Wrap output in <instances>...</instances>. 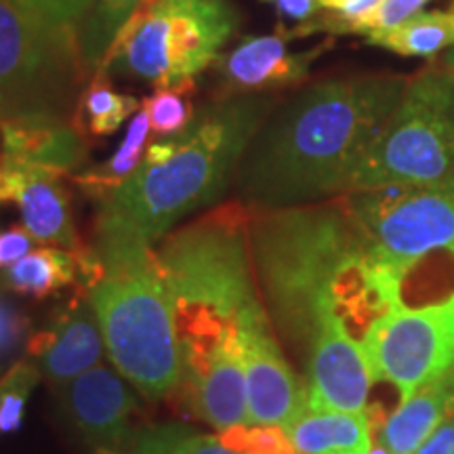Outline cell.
Listing matches in <instances>:
<instances>
[{
    "instance_id": "cell-1",
    "label": "cell",
    "mask_w": 454,
    "mask_h": 454,
    "mask_svg": "<svg viewBox=\"0 0 454 454\" xmlns=\"http://www.w3.org/2000/svg\"><path fill=\"white\" fill-rule=\"evenodd\" d=\"M406 84L395 74H360L311 84L276 104L238 167L240 202L270 211L348 194Z\"/></svg>"
},
{
    "instance_id": "cell-2",
    "label": "cell",
    "mask_w": 454,
    "mask_h": 454,
    "mask_svg": "<svg viewBox=\"0 0 454 454\" xmlns=\"http://www.w3.org/2000/svg\"><path fill=\"white\" fill-rule=\"evenodd\" d=\"M274 107V99L259 93L204 106L177 135V152L170 160L154 167L141 162L99 202L95 251L152 248L179 219L217 200Z\"/></svg>"
},
{
    "instance_id": "cell-3",
    "label": "cell",
    "mask_w": 454,
    "mask_h": 454,
    "mask_svg": "<svg viewBox=\"0 0 454 454\" xmlns=\"http://www.w3.org/2000/svg\"><path fill=\"white\" fill-rule=\"evenodd\" d=\"M251 253L271 326L294 354H308L348 265L366 251V231L345 198L288 208H253Z\"/></svg>"
},
{
    "instance_id": "cell-4",
    "label": "cell",
    "mask_w": 454,
    "mask_h": 454,
    "mask_svg": "<svg viewBox=\"0 0 454 454\" xmlns=\"http://www.w3.org/2000/svg\"><path fill=\"white\" fill-rule=\"evenodd\" d=\"M253 208L225 202L162 238L158 261L177 326L184 377L196 385L238 320L263 305L251 253Z\"/></svg>"
},
{
    "instance_id": "cell-5",
    "label": "cell",
    "mask_w": 454,
    "mask_h": 454,
    "mask_svg": "<svg viewBox=\"0 0 454 454\" xmlns=\"http://www.w3.org/2000/svg\"><path fill=\"white\" fill-rule=\"evenodd\" d=\"M106 276L90 288L112 364L150 400L173 394L184 377V354L173 305L154 248L99 254Z\"/></svg>"
},
{
    "instance_id": "cell-6",
    "label": "cell",
    "mask_w": 454,
    "mask_h": 454,
    "mask_svg": "<svg viewBox=\"0 0 454 454\" xmlns=\"http://www.w3.org/2000/svg\"><path fill=\"white\" fill-rule=\"evenodd\" d=\"M238 24L230 0H144L99 72L116 66L154 89L175 87L207 70Z\"/></svg>"
},
{
    "instance_id": "cell-7",
    "label": "cell",
    "mask_w": 454,
    "mask_h": 454,
    "mask_svg": "<svg viewBox=\"0 0 454 454\" xmlns=\"http://www.w3.org/2000/svg\"><path fill=\"white\" fill-rule=\"evenodd\" d=\"M454 184V78L427 66L411 78L383 133L351 177L349 192Z\"/></svg>"
},
{
    "instance_id": "cell-8",
    "label": "cell",
    "mask_w": 454,
    "mask_h": 454,
    "mask_svg": "<svg viewBox=\"0 0 454 454\" xmlns=\"http://www.w3.org/2000/svg\"><path fill=\"white\" fill-rule=\"evenodd\" d=\"M87 78L76 27L51 26L13 0H0V122L67 121Z\"/></svg>"
},
{
    "instance_id": "cell-9",
    "label": "cell",
    "mask_w": 454,
    "mask_h": 454,
    "mask_svg": "<svg viewBox=\"0 0 454 454\" xmlns=\"http://www.w3.org/2000/svg\"><path fill=\"white\" fill-rule=\"evenodd\" d=\"M343 198L379 257L402 276L431 253L454 254V184L385 185Z\"/></svg>"
},
{
    "instance_id": "cell-10",
    "label": "cell",
    "mask_w": 454,
    "mask_h": 454,
    "mask_svg": "<svg viewBox=\"0 0 454 454\" xmlns=\"http://www.w3.org/2000/svg\"><path fill=\"white\" fill-rule=\"evenodd\" d=\"M372 381L394 385L400 402L454 368V293L423 308H400L360 339Z\"/></svg>"
},
{
    "instance_id": "cell-11",
    "label": "cell",
    "mask_w": 454,
    "mask_h": 454,
    "mask_svg": "<svg viewBox=\"0 0 454 454\" xmlns=\"http://www.w3.org/2000/svg\"><path fill=\"white\" fill-rule=\"evenodd\" d=\"M247 372L248 425H280L286 429L308 411V383L294 374L282 354L276 331L259 305L238 320Z\"/></svg>"
},
{
    "instance_id": "cell-12",
    "label": "cell",
    "mask_w": 454,
    "mask_h": 454,
    "mask_svg": "<svg viewBox=\"0 0 454 454\" xmlns=\"http://www.w3.org/2000/svg\"><path fill=\"white\" fill-rule=\"evenodd\" d=\"M67 421L89 446L112 454H127L133 442V417L139 402L118 371L98 364L61 387Z\"/></svg>"
},
{
    "instance_id": "cell-13",
    "label": "cell",
    "mask_w": 454,
    "mask_h": 454,
    "mask_svg": "<svg viewBox=\"0 0 454 454\" xmlns=\"http://www.w3.org/2000/svg\"><path fill=\"white\" fill-rule=\"evenodd\" d=\"M305 366L311 411H366L374 383L371 366L360 340L351 337L339 316H328L317 328Z\"/></svg>"
},
{
    "instance_id": "cell-14",
    "label": "cell",
    "mask_w": 454,
    "mask_h": 454,
    "mask_svg": "<svg viewBox=\"0 0 454 454\" xmlns=\"http://www.w3.org/2000/svg\"><path fill=\"white\" fill-rule=\"evenodd\" d=\"M104 348L106 343L89 294L81 293L55 311L44 331L32 334L26 351L36 360L43 377L53 387L61 389L89 368L98 366Z\"/></svg>"
},
{
    "instance_id": "cell-15",
    "label": "cell",
    "mask_w": 454,
    "mask_h": 454,
    "mask_svg": "<svg viewBox=\"0 0 454 454\" xmlns=\"http://www.w3.org/2000/svg\"><path fill=\"white\" fill-rule=\"evenodd\" d=\"M288 41L291 36L284 30L271 36H248L231 53L221 57L217 64L221 99L294 87L308 78L311 64L331 47V43H322L311 51L291 53Z\"/></svg>"
},
{
    "instance_id": "cell-16",
    "label": "cell",
    "mask_w": 454,
    "mask_h": 454,
    "mask_svg": "<svg viewBox=\"0 0 454 454\" xmlns=\"http://www.w3.org/2000/svg\"><path fill=\"white\" fill-rule=\"evenodd\" d=\"M170 395H177L181 411L202 419L223 431L234 425H248L247 372L238 326L221 340L211 366L196 385L179 383Z\"/></svg>"
},
{
    "instance_id": "cell-17",
    "label": "cell",
    "mask_w": 454,
    "mask_h": 454,
    "mask_svg": "<svg viewBox=\"0 0 454 454\" xmlns=\"http://www.w3.org/2000/svg\"><path fill=\"white\" fill-rule=\"evenodd\" d=\"M3 156L7 168H44L66 177L87 160L82 133L70 121L32 116L0 122Z\"/></svg>"
},
{
    "instance_id": "cell-18",
    "label": "cell",
    "mask_w": 454,
    "mask_h": 454,
    "mask_svg": "<svg viewBox=\"0 0 454 454\" xmlns=\"http://www.w3.org/2000/svg\"><path fill=\"white\" fill-rule=\"evenodd\" d=\"M15 170H20L15 202L20 204L24 227L34 242L53 244L70 253L81 251L84 242L74 227L70 194L59 175L44 168Z\"/></svg>"
},
{
    "instance_id": "cell-19",
    "label": "cell",
    "mask_w": 454,
    "mask_h": 454,
    "mask_svg": "<svg viewBox=\"0 0 454 454\" xmlns=\"http://www.w3.org/2000/svg\"><path fill=\"white\" fill-rule=\"evenodd\" d=\"M454 417V368L419 387L385 419L379 440L391 454H412Z\"/></svg>"
},
{
    "instance_id": "cell-20",
    "label": "cell",
    "mask_w": 454,
    "mask_h": 454,
    "mask_svg": "<svg viewBox=\"0 0 454 454\" xmlns=\"http://www.w3.org/2000/svg\"><path fill=\"white\" fill-rule=\"evenodd\" d=\"M299 454H366L372 448V425L366 411H303L286 427Z\"/></svg>"
},
{
    "instance_id": "cell-21",
    "label": "cell",
    "mask_w": 454,
    "mask_h": 454,
    "mask_svg": "<svg viewBox=\"0 0 454 454\" xmlns=\"http://www.w3.org/2000/svg\"><path fill=\"white\" fill-rule=\"evenodd\" d=\"M78 282V261L70 251L61 248H38L11 265L3 276V286L9 293L47 299L61 288Z\"/></svg>"
},
{
    "instance_id": "cell-22",
    "label": "cell",
    "mask_w": 454,
    "mask_h": 454,
    "mask_svg": "<svg viewBox=\"0 0 454 454\" xmlns=\"http://www.w3.org/2000/svg\"><path fill=\"white\" fill-rule=\"evenodd\" d=\"M366 41L395 55L431 59L454 47V9L423 11L391 32L368 36Z\"/></svg>"
},
{
    "instance_id": "cell-23",
    "label": "cell",
    "mask_w": 454,
    "mask_h": 454,
    "mask_svg": "<svg viewBox=\"0 0 454 454\" xmlns=\"http://www.w3.org/2000/svg\"><path fill=\"white\" fill-rule=\"evenodd\" d=\"M150 130L152 129L147 114L144 110L135 114L122 144L118 145L116 154H114L106 164H101V167L82 170L81 175L74 177V181L81 185L84 194L93 198V200L99 204L104 202L116 187H121L122 181L127 179L129 175H133L135 170L139 168V164L144 162V147L147 137H150Z\"/></svg>"
},
{
    "instance_id": "cell-24",
    "label": "cell",
    "mask_w": 454,
    "mask_h": 454,
    "mask_svg": "<svg viewBox=\"0 0 454 454\" xmlns=\"http://www.w3.org/2000/svg\"><path fill=\"white\" fill-rule=\"evenodd\" d=\"M137 99L116 93L107 82V74L99 72L82 90L72 124L81 133L89 130L95 137H106V135L116 133L124 121H129V116L137 112Z\"/></svg>"
},
{
    "instance_id": "cell-25",
    "label": "cell",
    "mask_w": 454,
    "mask_h": 454,
    "mask_svg": "<svg viewBox=\"0 0 454 454\" xmlns=\"http://www.w3.org/2000/svg\"><path fill=\"white\" fill-rule=\"evenodd\" d=\"M141 3L144 0H95L90 4L89 17L78 34L82 64L90 78L104 67L114 41Z\"/></svg>"
},
{
    "instance_id": "cell-26",
    "label": "cell",
    "mask_w": 454,
    "mask_h": 454,
    "mask_svg": "<svg viewBox=\"0 0 454 454\" xmlns=\"http://www.w3.org/2000/svg\"><path fill=\"white\" fill-rule=\"evenodd\" d=\"M219 438L184 423L147 425L137 429L127 454H221Z\"/></svg>"
},
{
    "instance_id": "cell-27",
    "label": "cell",
    "mask_w": 454,
    "mask_h": 454,
    "mask_svg": "<svg viewBox=\"0 0 454 454\" xmlns=\"http://www.w3.org/2000/svg\"><path fill=\"white\" fill-rule=\"evenodd\" d=\"M194 98V78H187L168 89H156V93L144 101V112L150 118L152 133L160 135V137H173V135L184 133L196 118Z\"/></svg>"
},
{
    "instance_id": "cell-28",
    "label": "cell",
    "mask_w": 454,
    "mask_h": 454,
    "mask_svg": "<svg viewBox=\"0 0 454 454\" xmlns=\"http://www.w3.org/2000/svg\"><path fill=\"white\" fill-rule=\"evenodd\" d=\"M43 374L36 364L17 360L0 379V435L15 434L24 423L27 397L41 383Z\"/></svg>"
},
{
    "instance_id": "cell-29",
    "label": "cell",
    "mask_w": 454,
    "mask_h": 454,
    "mask_svg": "<svg viewBox=\"0 0 454 454\" xmlns=\"http://www.w3.org/2000/svg\"><path fill=\"white\" fill-rule=\"evenodd\" d=\"M221 446L240 454H297L286 429L280 425H234L219 431Z\"/></svg>"
},
{
    "instance_id": "cell-30",
    "label": "cell",
    "mask_w": 454,
    "mask_h": 454,
    "mask_svg": "<svg viewBox=\"0 0 454 454\" xmlns=\"http://www.w3.org/2000/svg\"><path fill=\"white\" fill-rule=\"evenodd\" d=\"M322 13L317 20L309 21L308 26L286 30L288 36L297 38L314 32H333V34H351L354 26L362 17L372 13L381 4V0H320Z\"/></svg>"
},
{
    "instance_id": "cell-31",
    "label": "cell",
    "mask_w": 454,
    "mask_h": 454,
    "mask_svg": "<svg viewBox=\"0 0 454 454\" xmlns=\"http://www.w3.org/2000/svg\"><path fill=\"white\" fill-rule=\"evenodd\" d=\"M32 334L30 317L0 284V368L9 366L21 351L27 349Z\"/></svg>"
},
{
    "instance_id": "cell-32",
    "label": "cell",
    "mask_w": 454,
    "mask_h": 454,
    "mask_svg": "<svg viewBox=\"0 0 454 454\" xmlns=\"http://www.w3.org/2000/svg\"><path fill=\"white\" fill-rule=\"evenodd\" d=\"M431 0H381L377 9L354 26L351 34H366L368 36H377V34L391 32L394 27L402 26L404 21L412 20L414 15L423 13Z\"/></svg>"
},
{
    "instance_id": "cell-33",
    "label": "cell",
    "mask_w": 454,
    "mask_h": 454,
    "mask_svg": "<svg viewBox=\"0 0 454 454\" xmlns=\"http://www.w3.org/2000/svg\"><path fill=\"white\" fill-rule=\"evenodd\" d=\"M13 3L51 26L76 27L78 21L89 13L93 0H13Z\"/></svg>"
},
{
    "instance_id": "cell-34",
    "label": "cell",
    "mask_w": 454,
    "mask_h": 454,
    "mask_svg": "<svg viewBox=\"0 0 454 454\" xmlns=\"http://www.w3.org/2000/svg\"><path fill=\"white\" fill-rule=\"evenodd\" d=\"M34 238L24 225H11L0 231V268H11L30 253Z\"/></svg>"
},
{
    "instance_id": "cell-35",
    "label": "cell",
    "mask_w": 454,
    "mask_h": 454,
    "mask_svg": "<svg viewBox=\"0 0 454 454\" xmlns=\"http://www.w3.org/2000/svg\"><path fill=\"white\" fill-rule=\"evenodd\" d=\"M263 3L271 4L278 11V15H282L284 20L294 21V27L308 26L309 21H314L325 13L320 0H263Z\"/></svg>"
},
{
    "instance_id": "cell-36",
    "label": "cell",
    "mask_w": 454,
    "mask_h": 454,
    "mask_svg": "<svg viewBox=\"0 0 454 454\" xmlns=\"http://www.w3.org/2000/svg\"><path fill=\"white\" fill-rule=\"evenodd\" d=\"M412 454H454V417L442 423Z\"/></svg>"
},
{
    "instance_id": "cell-37",
    "label": "cell",
    "mask_w": 454,
    "mask_h": 454,
    "mask_svg": "<svg viewBox=\"0 0 454 454\" xmlns=\"http://www.w3.org/2000/svg\"><path fill=\"white\" fill-rule=\"evenodd\" d=\"M17 187H20V170L0 164V202L15 200Z\"/></svg>"
},
{
    "instance_id": "cell-38",
    "label": "cell",
    "mask_w": 454,
    "mask_h": 454,
    "mask_svg": "<svg viewBox=\"0 0 454 454\" xmlns=\"http://www.w3.org/2000/svg\"><path fill=\"white\" fill-rule=\"evenodd\" d=\"M442 66L446 67L448 72H450V76L454 78V47H450L444 53V57H442Z\"/></svg>"
},
{
    "instance_id": "cell-39",
    "label": "cell",
    "mask_w": 454,
    "mask_h": 454,
    "mask_svg": "<svg viewBox=\"0 0 454 454\" xmlns=\"http://www.w3.org/2000/svg\"><path fill=\"white\" fill-rule=\"evenodd\" d=\"M366 454H391V452H389L387 448H385L383 444H374V446L371 448V450H368Z\"/></svg>"
},
{
    "instance_id": "cell-40",
    "label": "cell",
    "mask_w": 454,
    "mask_h": 454,
    "mask_svg": "<svg viewBox=\"0 0 454 454\" xmlns=\"http://www.w3.org/2000/svg\"><path fill=\"white\" fill-rule=\"evenodd\" d=\"M221 454H240V452H234V450H227V448H223V450H221Z\"/></svg>"
},
{
    "instance_id": "cell-41",
    "label": "cell",
    "mask_w": 454,
    "mask_h": 454,
    "mask_svg": "<svg viewBox=\"0 0 454 454\" xmlns=\"http://www.w3.org/2000/svg\"><path fill=\"white\" fill-rule=\"evenodd\" d=\"M95 454H112V452H106V450H98Z\"/></svg>"
},
{
    "instance_id": "cell-42",
    "label": "cell",
    "mask_w": 454,
    "mask_h": 454,
    "mask_svg": "<svg viewBox=\"0 0 454 454\" xmlns=\"http://www.w3.org/2000/svg\"><path fill=\"white\" fill-rule=\"evenodd\" d=\"M450 9H454V0H450Z\"/></svg>"
}]
</instances>
